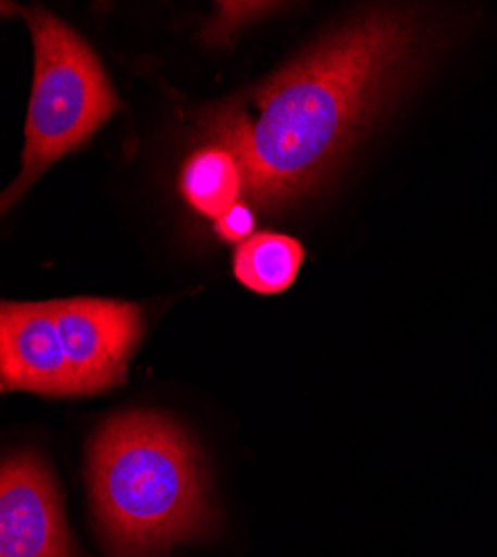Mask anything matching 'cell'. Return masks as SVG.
<instances>
[{
    "mask_svg": "<svg viewBox=\"0 0 497 557\" xmlns=\"http://www.w3.org/2000/svg\"><path fill=\"white\" fill-rule=\"evenodd\" d=\"M244 174L237 159L223 148L208 146L195 152L181 174V193L201 214L219 219L239 201Z\"/></svg>",
    "mask_w": 497,
    "mask_h": 557,
    "instance_id": "cell-8",
    "label": "cell"
},
{
    "mask_svg": "<svg viewBox=\"0 0 497 557\" xmlns=\"http://www.w3.org/2000/svg\"><path fill=\"white\" fill-rule=\"evenodd\" d=\"M34 40V85L25 123L23 170L3 195V212L65 154L78 150L121 110L95 50L63 21L40 8L10 5Z\"/></svg>",
    "mask_w": 497,
    "mask_h": 557,
    "instance_id": "cell-3",
    "label": "cell"
},
{
    "mask_svg": "<svg viewBox=\"0 0 497 557\" xmlns=\"http://www.w3.org/2000/svg\"><path fill=\"white\" fill-rule=\"evenodd\" d=\"M426 48L418 10L364 12L265 83L210 108L203 134L237 159L248 203L279 212L335 172Z\"/></svg>",
    "mask_w": 497,
    "mask_h": 557,
    "instance_id": "cell-1",
    "label": "cell"
},
{
    "mask_svg": "<svg viewBox=\"0 0 497 557\" xmlns=\"http://www.w3.org/2000/svg\"><path fill=\"white\" fill-rule=\"evenodd\" d=\"M301 263L303 248L297 239L279 232H259L237 248L235 274L252 293L277 295L295 284Z\"/></svg>",
    "mask_w": 497,
    "mask_h": 557,
    "instance_id": "cell-7",
    "label": "cell"
},
{
    "mask_svg": "<svg viewBox=\"0 0 497 557\" xmlns=\"http://www.w3.org/2000/svg\"><path fill=\"white\" fill-rule=\"evenodd\" d=\"M273 5L268 3H219V16L206 27L203 38L212 45L225 42L231 36H235L237 29H241L252 18L265 14Z\"/></svg>",
    "mask_w": 497,
    "mask_h": 557,
    "instance_id": "cell-9",
    "label": "cell"
},
{
    "mask_svg": "<svg viewBox=\"0 0 497 557\" xmlns=\"http://www.w3.org/2000/svg\"><path fill=\"white\" fill-rule=\"evenodd\" d=\"M0 557H78L45 459L21 450L0 471Z\"/></svg>",
    "mask_w": 497,
    "mask_h": 557,
    "instance_id": "cell-5",
    "label": "cell"
},
{
    "mask_svg": "<svg viewBox=\"0 0 497 557\" xmlns=\"http://www.w3.org/2000/svg\"><path fill=\"white\" fill-rule=\"evenodd\" d=\"M50 304L76 395H97L123 384L129 357L144 335L141 308L95 297Z\"/></svg>",
    "mask_w": 497,
    "mask_h": 557,
    "instance_id": "cell-4",
    "label": "cell"
},
{
    "mask_svg": "<svg viewBox=\"0 0 497 557\" xmlns=\"http://www.w3.org/2000/svg\"><path fill=\"white\" fill-rule=\"evenodd\" d=\"M216 235L228 244H244L252 237L254 230V212L246 201H237L233 208L225 210L219 219H214Z\"/></svg>",
    "mask_w": 497,
    "mask_h": 557,
    "instance_id": "cell-10",
    "label": "cell"
},
{
    "mask_svg": "<svg viewBox=\"0 0 497 557\" xmlns=\"http://www.w3.org/2000/svg\"><path fill=\"white\" fill-rule=\"evenodd\" d=\"M89 495L116 557H152L208 524V482L195 444L157 412H123L89 444Z\"/></svg>",
    "mask_w": 497,
    "mask_h": 557,
    "instance_id": "cell-2",
    "label": "cell"
},
{
    "mask_svg": "<svg viewBox=\"0 0 497 557\" xmlns=\"http://www.w3.org/2000/svg\"><path fill=\"white\" fill-rule=\"evenodd\" d=\"M0 386L45 397H74L76 386L52 304H12L0 310Z\"/></svg>",
    "mask_w": 497,
    "mask_h": 557,
    "instance_id": "cell-6",
    "label": "cell"
}]
</instances>
